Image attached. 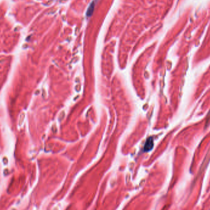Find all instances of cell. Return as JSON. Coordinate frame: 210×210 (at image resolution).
<instances>
[{
    "label": "cell",
    "mask_w": 210,
    "mask_h": 210,
    "mask_svg": "<svg viewBox=\"0 0 210 210\" xmlns=\"http://www.w3.org/2000/svg\"><path fill=\"white\" fill-rule=\"evenodd\" d=\"M154 146V142H153V138H149L146 142L145 144V147H144V150L145 152H147V151H150Z\"/></svg>",
    "instance_id": "6da1fadb"
}]
</instances>
